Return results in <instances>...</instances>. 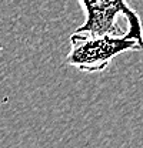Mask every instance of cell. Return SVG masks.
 <instances>
[{"label": "cell", "instance_id": "obj_1", "mask_svg": "<svg viewBox=\"0 0 143 148\" xmlns=\"http://www.w3.org/2000/svg\"><path fill=\"white\" fill-rule=\"evenodd\" d=\"M66 64L76 67L82 73L103 71L117 54L143 50V46L136 40L112 34L92 36L77 32L72 34Z\"/></svg>", "mask_w": 143, "mask_h": 148}, {"label": "cell", "instance_id": "obj_2", "mask_svg": "<svg viewBox=\"0 0 143 148\" xmlns=\"http://www.w3.org/2000/svg\"><path fill=\"white\" fill-rule=\"evenodd\" d=\"M85 10V23L76 30L92 36H119V18H125L127 32L125 38L136 40L143 46V26L140 16L127 4L126 0H79Z\"/></svg>", "mask_w": 143, "mask_h": 148}]
</instances>
